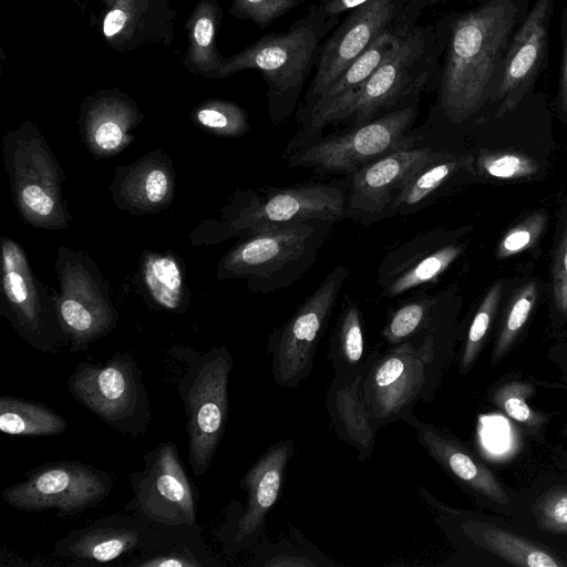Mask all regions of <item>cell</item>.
Here are the masks:
<instances>
[{"instance_id": "cell-1", "label": "cell", "mask_w": 567, "mask_h": 567, "mask_svg": "<svg viewBox=\"0 0 567 567\" xmlns=\"http://www.w3.org/2000/svg\"><path fill=\"white\" fill-rule=\"evenodd\" d=\"M530 0H480L443 19L445 47L437 70V105L452 123L491 100L509 42Z\"/></svg>"}, {"instance_id": "cell-2", "label": "cell", "mask_w": 567, "mask_h": 567, "mask_svg": "<svg viewBox=\"0 0 567 567\" xmlns=\"http://www.w3.org/2000/svg\"><path fill=\"white\" fill-rule=\"evenodd\" d=\"M444 47L443 20L436 27L416 24L357 92L308 120L303 124L306 131L315 133L348 118L352 120L351 127H357L391 111L417 104L437 73Z\"/></svg>"}, {"instance_id": "cell-3", "label": "cell", "mask_w": 567, "mask_h": 567, "mask_svg": "<svg viewBox=\"0 0 567 567\" xmlns=\"http://www.w3.org/2000/svg\"><path fill=\"white\" fill-rule=\"evenodd\" d=\"M339 23L340 17H326L312 4L287 31L268 33L224 59L217 79L244 70L259 71L267 84L269 117L281 123L295 111L322 42Z\"/></svg>"}, {"instance_id": "cell-4", "label": "cell", "mask_w": 567, "mask_h": 567, "mask_svg": "<svg viewBox=\"0 0 567 567\" xmlns=\"http://www.w3.org/2000/svg\"><path fill=\"white\" fill-rule=\"evenodd\" d=\"M449 357L446 334L436 333L369 353L361 395L374 424L381 429L403 421L419 402H431Z\"/></svg>"}, {"instance_id": "cell-5", "label": "cell", "mask_w": 567, "mask_h": 567, "mask_svg": "<svg viewBox=\"0 0 567 567\" xmlns=\"http://www.w3.org/2000/svg\"><path fill=\"white\" fill-rule=\"evenodd\" d=\"M171 355L184 367L177 392L184 405L189 465L199 476L209 468L225 433L234 360L226 347L205 353L174 348Z\"/></svg>"}, {"instance_id": "cell-6", "label": "cell", "mask_w": 567, "mask_h": 567, "mask_svg": "<svg viewBox=\"0 0 567 567\" xmlns=\"http://www.w3.org/2000/svg\"><path fill=\"white\" fill-rule=\"evenodd\" d=\"M334 223L311 219L252 231L233 252L229 267L249 276L258 291L288 288L313 266Z\"/></svg>"}, {"instance_id": "cell-7", "label": "cell", "mask_w": 567, "mask_h": 567, "mask_svg": "<svg viewBox=\"0 0 567 567\" xmlns=\"http://www.w3.org/2000/svg\"><path fill=\"white\" fill-rule=\"evenodd\" d=\"M437 0H368L348 11L321 45L315 75L297 116L300 120L322 93L382 34L416 24L425 7Z\"/></svg>"}, {"instance_id": "cell-8", "label": "cell", "mask_w": 567, "mask_h": 567, "mask_svg": "<svg viewBox=\"0 0 567 567\" xmlns=\"http://www.w3.org/2000/svg\"><path fill=\"white\" fill-rule=\"evenodd\" d=\"M68 389L117 432L138 436L150 426L151 401L143 372L130 353H115L103 363L79 362L68 379Z\"/></svg>"}, {"instance_id": "cell-9", "label": "cell", "mask_w": 567, "mask_h": 567, "mask_svg": "<svg viewBox=\"0 0 567 567\" xmlns=\"http://www.w3.org/2000/svg\"><path fill=\"white\" fill-rule=\"evenodd\" d=\"M417 114V104L391 111L296 151L288 165L309 167L323 174L352 175L391 152L413 147V124Z\"/></svg>"}, {"instance_id": "cell-10", "label": "cell", "mask_w": 567, "mask_h": 567, "mask_svg": "<svg viewBox=\"0 0 567 567\" xmlns=\"http://www.w3.org/2000/svg\"><path fill=\"white\" fill-rule=\"evenodd\" d=\"M133 496L125 511L164 532L200 529L196 494L176 445L163 442L144 455V468L128 475Z\"/></svg>"}, {"instance_id": "cell-11", "label": "cell", "mask_w": 567, "mask_h": 567, "mask_svg": "<svg viewBox=\"0 0 567 567\" xmlns=\"http://www.w3.org/2000/svg\"><path fill=\"white\" fill-rule=\"evenodd\" d=\"M350 271L336 266L293 315L268 337L274 381L281 388H297L311 373L316 353Z\"/></svg>"}, {"instance_id": "cell-12", "label": "cell", "mask_w": 567, "mask_h": 567, "mask_svg": "<svg viewBox=\"0 0 567 567\" xmlns=\"http://www.w3.org/2000/svg\"><path fill=\"white\" fill-rule=\"evenodd\" d=\"M113 487L110 474L73 461L48 463L32 468L21 482L7 486L2 499L27 512L56 509L72 516L97 506Z\"/></svg>"}, {"instance_id": "cell-13", "label": "cell", "mask_w": 567, "mask_h": 567, "mask_svg": "<svg viewBox=\"0 0 567 567\" xmlns=\"http://www.w3.org/2000/svg\"><path fill=\"white\" fill-rule=\"evenodd\" d=\"M295 453V443L285 439L271 444L248 468L239 487L247 492L244 508L230 509L229 518L218 532L229 555L256 547L265 527L266 516L276 505L287 466Z\"/></svg>"}, {"instance_id": "cell-14", "label": "cell", "mask_w": 567, "mask_h": 567, "mask_svg": "<svg viewBox=\"0 0 567 567\" xmlns=\"http://www.w3.org/2000/svg\"><path fill=\"white\" fill-rule=\"evenodd\" d=\"M556 0H536L516 29L491 96L496 116L514 111L546 68Z\"/></svg>"}, {"instance_id": "cell-15", "label": "cell", "mask_w": 567, "mask_h": 567, "mask_svg": "<svg viewBox=\"0 0 567 567\" xmlns=\"http://www.w3.org/2000/svg\"><path fill=\"white\" fill-rule=\"evenodd\" d=\"M440 152L410 147L391 152L351 175L348 216L364 225L386 218L388 210L411 176Z\"/></svg>"}, {"instance_id": "cell-16", "label": "cell", "mask_w": 567, "mask_h": 567, "mask_svg": "<svg viewBox=\"0 0 567 567\" xmlns=\"http://www.w3.org/2000/svg\"><path fill=\"white\" fill-rule=\"evenodd\" d=\"M441 230L423 231L390 250L377 270V284L388 298L436 281L460 257L463 245Z\"/></svg>"}, {"instance_id": "cell-17", "label": "cell", "mask_w": 567, "mask_h": 567, "mask_svg": "<svg viewBox=\"0 0 567 567\" xmlns=\"http://www.w3.org/2000/svg\"><path fill=\"white\" fill-rule=\"evenodd\" d=\"M348 217V193L331 184L275 187L255 197L243 217L252 231L311 219Z\"/></svg>"}, {"instance_id": "cell-18", "label": "cell", "mask_w": 567, "mask_h": 567, "mask_svg": "<svg viewBox=\"0 0 567 567\" xmlns=\"http://www.w3.org/2000/svg\"><path fill=\"white\" fill-rule=\"evenodd\" d=\"M157 534L134 514H112L70 530L53 545V554L78 564H107L142 550Z\"/></svg>"}, {"instance_id": "cell-19", "label": "cell", "mask_w": 567, "mask_h": 567, "mask_svg": "<svg viewBox=\"0 0 567 567\" xmlns=\"http://www.w3.org/2000/svg\"><path fill=\"white\" fill-rule=\"evenodd\" d=\"M415 431L427 455L463 488L501 505L508 497L492 472L447 430L420 420L414 412L403 420Z\"/></svg>"}, {"instance_id": "cell-20", "label": "cell", "mask_w": 567, "mask_h": 567, "mask_svg": "<svg viewBox=\"0 0 567 567\" xmlns=\"http://www.w3.org/2000/svg\"><path fill=\"white\" fill-rule=\"evenodd\" d=\"M363 372L334 374L326 391V410L338 437L358 453L361 462L373 453L380 430L371 419L361 395Z\"/></svg>"}, {"instance_id": "cell-21", "label": "cell", "mask_w": 567, "mask_h": 567, "mask_svg": "<svg viewBox=\"0 0 567 567\" xmlns=\"http://www.w3.org/2000/svg\"><path fill=\"white\" fill-rule=\"evenodd\" d=\"M472 163V156L440 152L411 176L391 204L386 218L408 216L425 208L457 173L471 167Z\"/></svg>"}, {"instance_id": "cell-22", "label": "cell", "mask_w": 567, "mask_h": 567, "mask_svg": "<svg viewBox=\"0 0 567 567\" xmlns=\"http://www.w3.org/2000/svg\"><path fill=\"white\" fill-rule=\"evenodd\" d=\"M413 27L392 30L382 34L346 69V71L322 93L315 106L299 121L305 124L308 120L323 112L336 102L357 92L373 72L392 55L401 39Z\"/></svg>"}, {"instance_id": "cell-23", "label": "cell", "mask_w": 567, "mask_h": 567, "mask_svg": "<svg viewBox=\"0 0 567 567\" xmlns=\"http://www.w3.org/2000/svg\"><path fill=\"white\" fill-rule=\"evenodd\" d=\"M141 555L131 561L136 567H204L215 566L209 555L200 529L164 532L156 536L140 551Z\"/></svg>"}, {"instance_id": "cell-24", "label": "cell", "mask_w": 567, "mask_h": 567, "mask_svg": "<svg viewBox=\"0 0 567 567\" xmlns=\"http://www.w3.org/2000/svg\"><path fill=\"white\" fill-rule=\"evenodd\" d=\"M441 297L419 292L395 307L389 315L381 336L395 346L429 333L445 334Z\"/></svg>"}, {"instance_id": "cell-25", "label": "cell", "mask_w": 567, "mask_h": 567, "mask_svg": "<svg viewBox=\"0 0 567 567\" xmlns=\"http://www.w3.org/2000/svg\"><path fill=\"white\" fill-rule=\"evenodd\" d=\"M328 357L334 374L364 372L369 363L365 353L362 313L359 306L346 299L329 341Z\"/></svg>"}, {"instance_id": "cell-26", "label": "cell", "mask_w": 567, "mask_h": 567, "mask_svg": "<svg viewBox=\"0 0 567 567\" xmlns=\"http://www.w3.org/2000/svg\"><path fill=\"white\" fill-rule=\"evenodd\" d=\"M66 420L35 401L0 396V431L10 436H50L68 429Z\"/></svg>"}, {"instance_id": "cell-27", "label": "cell", "mask_w": 567, "mask_h": 567, "mask_svg": "<svg viewBox=\"0 0 567 567\" xmlns=\"http://www.w3.org/2000/svg\"><path fill=\"white\" fill-rule=\"evenodd\" d=\"M220 10L214 0H200L187 22V61L202 75L217 79L224 61L216 50V30Z\"/></svg>"}, {"instance_id": "cell-28", "label": "cell", "mask_w": 567, "mask_h": 567, "mask_svg": "<svg viewBox=\"0 0 567 567\" xmlns=\"http://www.w3.org/2000/svg\"><path fill=\"white\" fill-rule=\"evenodd\" d=\"M250 565L262 567H334L340 564L320 550L297 527L288 524V533L280 539L256 545Z\"/></svg>"}, {"instance_id": "cell-29", "label": "cell", "mask_w": 567, "mask_h": 567, "mask_svg": "<svg viewBox=\"0 0 567 567\" xmlns=\"http://www.w3.org/2000/svg\"><path fill=\"white\" fill-rule=\"evenodd\" d=\"M502 295L501 282L494 284L483 298L473 320L468 328L461 360L460 372L465 374L472 368L481 348L485 336L489 329L492 320L496 313Z\"/></svg>"}, {"instance_id": "cell-30", "label": "cell", "mask_w": 567, "mask_h": 567, "mask_svg": "<svg viewBox=\"0 0 567 567\" xmlns=\"http://www.w3.org/2000/svg\"><path fill=\"white\" fill-rule=\"evenodd\" d=\"M145 280L151 295L161 306L167 309L178 307L182 277L173 259L161 257L147 261Z\"/></svg>"}, {"instance_id": "cell-31", "label": "cell", "mask_w": 567, "mask_h": 567, "mask_svg": "<svg viewBox=\"0 0 567 567\" xmlns=\"http://www.w3.org/2000/svg\"><path fill=\"white\" fill-rule=\"evenodd\" d=\"M537 299V286L529 281L513 298L499 331L493 358L498 359L511 347L525 326Z\"/></svg>"}, {"instance_id": "cell-32", "label": "cell", "mask_w": 567, "mask_h": 567, "mask_svg": "<svg viewBox=\"0 0 567 567\" xmlns=\"http://www.w3.org/2000/svg\"><path fill=\"white\" fill-rule=\"evenodd\" d=\"M476 166L482 174L506 179L527 177L538 171V164L534 158L511 151H482Z\"/></svg>"}, {"instance_id": "cell-33", "label": "cell", "mask_w": 567, "mask_h": 567, "mask_svg": "<svg viewBox=\"0 0 567 567\" xmlns=\"http://www.w3.org/2000/svg\"><path fill=\"white\" fill-rule=\"evenodd\" d=\"M305 0H233L230 13L265 29Z\"/></svg>"}, {"instance_id": "cell-34", "label": "cell", "mask_w": 567, "mask_h": 567, "mask_svg": "<svg viewBox=\"0 0 567 567\" xmlns=\"http://www.w3.org/2000/svg\"><path fill=\"white\" fill-rule=\"evenodd\" d=\"M197 121L213 130L238 134L247 130V116L243 109L231 102L213 101L196 113Z\"/></svg>"}, {"instance_id": "cell-35", "label": "cell", "mask_w": 567, "mask_h": 567, "mask_svg": "<svg viewBox=\"0 0 567 567\" xmlns=\"http://www.w3.org/2000/svg\"><path fill=\"white\" fill-rule=\"evenodd\" d=\"M546 226V215L537 212L513 227L501 240L496 255L506 258L533 246Z\"/></svg>"}, {"instance_id": "cell-36", "label": "cell", "mask_w": 567, "mask_h": 567, "mask_svg": "<svg viewBox=\"0 0 567 567\" xmlns=\"http://www.w3.org/2000/svg\"><path fill=\"white\" fill-rule=\"evenodd\" d=\"M535 512L543 529L567 535V488L543 495L536 502Z\"/></svg>"}, {"instance_id": "cell-37", "label": "cell", "mask_w": 567, "mask_h": 567, "mask_svg": "<svg viewBox=\"0 0 567 567\" xmlns=\"http://www.w3.org/2000/svg\"><path fill=\"white\" fill-rule=\"evenodd\" d=\"M138 12V0H116L103 20V34L111 42L123 41L130 35Z\"/></svg>"}, {"instance_id": "cell-38", "label": "cell", "mask_w": 567, "mask_h": 567, "mask_svg": "<svg viewBox=\"0 0 567 567\" xmlns=\"http://www.w3.org/2000/svg\"><path fill=\"white\" fill-rule=\"evenodd\" d=\"M120 107L115 104H105L99 107L100 112L95 121L94 140L101 148L114 150L123 141V130L120 124L121 116L117 112Z\"/></svg>"}, {"instance_id": "cell-39", "label": "cell", "mask_w": 567, "mask_h": 567, "mask_svg": "<svg viewBox=\"0 0 567 567\" xmlns=\"http://www.w3.org/2000/svg\"><path fill=\"white\" fill-rule=\"evenodd\" d=\"M553 295L556 309L567 316V216L553 264Z\"/></svg>"}, {"instance_id": "cell-40", "label": "cell", "mask_w": 567, "mask_h": 567, "mask_svg": "<svg viewBox=\"0 0 567 567\" xmlns=\"http://www.w3.org/2000/svg\"><path fill=\"white\" fill-rule=\"evenodd\" d=\"M560 35H561V59L558 75L557 86V113L558 116L567 120V0L564 2L561 19H560Z\"/></svg>"}, {"instance_id": "cell-41", "label": "cell", "mask_w": 567, "mask_h": 567, "mask_svg": "<svg viewBox=\"0 0 567 567\" xmlns=\"http://www.w3.org/2000/svg\"><path fill=\"white\" fill-rule=\"evenodd\" d=\"M3 286L9 301L22 309L29 298L27 284L22 275L12 270L11 264L6 259Z\"/></svg>"}, {"instance_id": "cell-42", "label": "cell", "mask_w": 567, "mask_h": 567, "mask_svg": "<svg viewBox=\"0 0 567 567\" xmlns=\"http://www.w3.org/2000/svg\"><path fill=\"white\" fill-rule=\"evenodd\" d=\"M20 196L23 204L34 214L49 216L53 210V199L35 184L25 185Z\"/></svg>"}, {"instance_id": "cell-43", "label": "cell", "mask_w": 567, "mask_h": 567, "mask_svg": "<svg viewBox=\"0 0 567 567\" xmlns=\"http://www.w3.org/2000/svg\"><path fill=\"white\" fill-rule=\"evenodd\" d=\"M167 187L168 179L164 172L154 169L146 175L144 192L150 202H161L166 196Z\"/></svg>"}, {"instance_id": "cell-44", "label": "cell", "mask_w": 567, "mask_h": 567, "mask_svg": "<svg viewBox=\"0 0 567 567\" xmlns=\"http://www.w3.org/2000/svg\"><path fill=\"white\" fill-rule=\"evenodd\" d=\"M503 408L505 412L518 422H527L532 417L529 406L526 404L525 399L515 392H508L503 396Z\"/></svg>"}, {"instance_id": "cell-45", "label": "cell", "mask_w": 567, "mask_h": 567, "mask_svg": "<svg viewBox=\"0 0 567 567\" xmlns=\"http://www.w3.org/2000/svg\"><path fill=\"white\" fill-rule=\"evenodd\" d=\"M368 0H319L313 6L326 17H341Z\"/></svg>"}, {"instance_id": "cell-46", "label": "cell", "mask_w": 567, "mask_h": 567, "mask_svg": "<svg viewBox=\"0 0 567 567\" xmlns=\"http://www.w3.org/2000/svg\"><path fill=\"white\" fill-rule=\"evenodd\" d=\"M105 6H106V9H110L116 0H103Z\"/></svg>"}]
</instances>
